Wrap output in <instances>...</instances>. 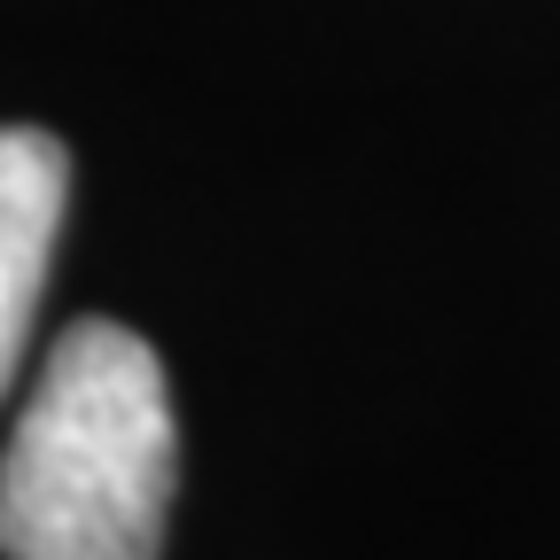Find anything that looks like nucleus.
I'll return each instance as SVG.
<instances>
[{"label": "nucleus", "mask_w": 560, "mask_h": 560, "mask_svg": "<svg viewBox=\"0 0 560 560\" xmlns=\"http://www.w3.org/2000/svg\"><path fill=\"white\" fill-rule=\"evenodd\" d=\"M172 382L117 319H70L0 452L9 560H156L172 514Z\"/></svg>", "instance_id": "obj_1"}, {"label": "nucleus", "mask_w": 560, "mask_h": 560, "mask_svg": "<svg viewBox=\"0 0 560 560\" xmlns=\"http://www.w3.org/2000/svg\"><path fill=\"white\" fill-rule=\"evenodd\" d=\"M70 202V156L39 125H0V397H9L24 342L47 296V257Z\"/></svg>", "instance_id": "obj_2"}]
</instances>
